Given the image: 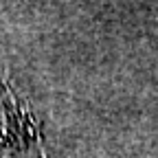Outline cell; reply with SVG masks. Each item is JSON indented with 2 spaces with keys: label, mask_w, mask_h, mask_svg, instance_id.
<instances>
[{
  "label": "cell",
  "mask_w": 158,
  "mask_h": 158,
  "mask_svg": "<svg viewBox=\"0 0 158 158\" xmlns=\"http://www.w3.org/2000/svg\"><path fill=\"white\" fill-rule=\"evenodd\" d=\"M0 158H46L33 116L0 77Z\"/></svg>",
  "instance_id": "obj_1"
}]
</instances>
